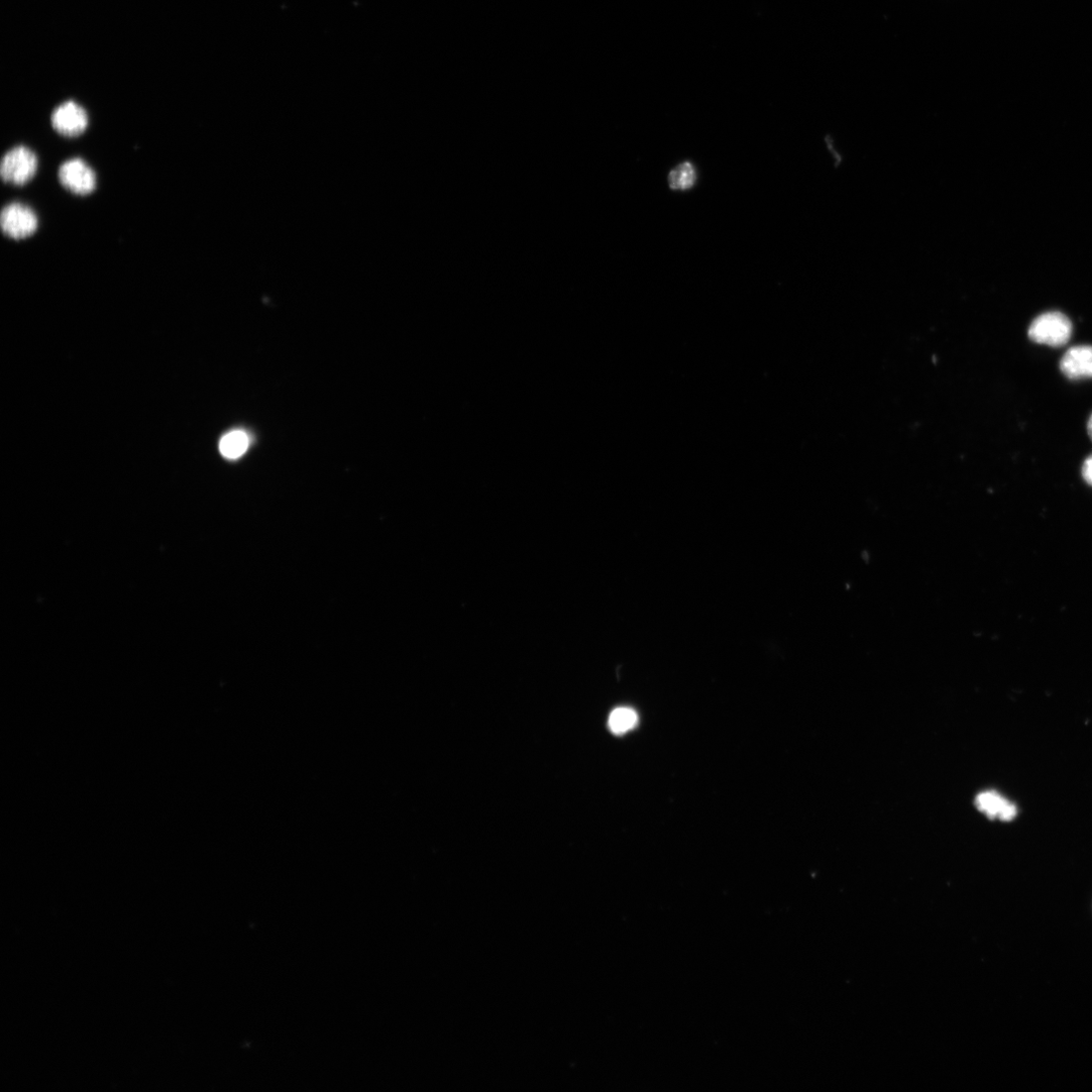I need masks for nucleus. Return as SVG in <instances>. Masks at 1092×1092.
Masks as SVG:
<instances>
[{"mask_svg":"<svg viewBox=\"0 0 1092 1092\" xmlns=\"http://www.w3.org/2000/svg\"><path fill=\"white\" fill-rule=\"evenodd\" d=\"M1072 333L1073 325L1066 315L1060 312H1047L1032 322L1028 335L1035 344L1062 348L1069 343Z\"/></svg>","mask_w":1092,"mask_h":1092,"instance_id":"obj_1","label":"nucleus"},{"mask_svg":"<svg viewBox=\"0 0 1092 1092\" xmlns=\"http://www.w3.org/2000/svg\"><path fill=\"white\" fill-rule=\"evenodd\" d=\"M39 169L37 154L24 145L10 149L0 163V176L4 182L24 186L31 182Z\"/></svg>","mask_w":1092,"mask_h":1092,"instance_id":"obj_2","label":"nucleus"},{"mask_svg":"<svg viewBox=\"0 0 1092 1092\" xmlns=\"http://www.w3.org/2000/svg\"><path fill=\"white\" fill-rule=\"evenodd\" d=\"M3 233L16 241L32 237L39 228V217L28 204L14 201L7 204L0 214Z\"/></svg>","mask_w":1092,"mask_h":1092,"instance_id":"obj_3","label":"nucleus"},{"mask_svg":"<svg viewBox=\"0 0 1092 1092\" xmlns=\"http://www.w3.org/2000/svg\"><path fill=\"white\" fill-rule=\"evenodd\" d=\"M58 179L66 190L80 196L91 194L97 186L94 169L81 158L63 162L58 170Z\"/></svg>","mask_w":1092,"mask_h":1092,"instance_id":"obj_4","label":"nucleus"},{"mask_svg":"<svg viewBox=\"0 0 1092 1092\" xmlns=\"http://www.w3.org/2000/svg\"><path fill=\"white\" fill-rule=\"evenodd\" d=\"M51 125L59 135L75 138L87 130L89 118L83 106L69 100L55 108L51 116Z\"/></svg>","mask_w":1092,"mask_h":1092,"instance_id":"obj_5","label":"nucleus"},{"mask_svg":"<svg viewBox=\"0 0 1092 1092\" xmlns=\"http://www.w3.org/2000/svg\"><path fill=\"white\" fill-rule=\"evenodd\" d=\"M1060 370L1070 380L1092 379V347L1069 349L1060 361Z\"/></svg>","mask_w":1092,"mask_h":1092,"instance_id":"obj_6","label":"nucleus"},{"mask_svg":"<svg viewBox=\"0 0 1092 1092\" xmlns=\"http://www.w3.org/2000/svg\"><path fill=\"white\" fill-rule=\"evenodd\" d=\"M975 804L979 811L988 817L1010 822L1018 814L1017 806L996 791H986L978 794Z\"/></svg>","mask_w":1092,"mask_h":1092,"instance_id":"obj_7","label":"nucleus"},{"mask_svg":"<svg viewBox=\"0 0 1092 1092\" xmlns=\"http://www.w3.org/2000/svg\"><path fill=\"white\" fill-rule=\"evenodd\" d=\"M249 447V437L241 430L226 434L220 442L222 456L229 460H237L242 457Z\"/></svg>","mask_w":1092,"mask_h":1092,"instance_id":"obj_8","label":"nucleus"},{"mask_svg":"<svg viewBox=\"0 0 1092 1092\" xmlns=\"http://www.w3.org/2000/svg\"><path fill=\"white\" fill-rule=\"evenodd\" d=\"M669 186L673 190H689L697 182V170L690 161H685L673 168L668 176Z\"/></svg>","mask_w":1092,"mask_h":1092,"instance_id":"obj_9","label":"nucleus"},{"mask_svg":"<svg viewBox=\"0 0 1092 1092\" xmlns=\"http://www.w3.org/2000/svg\"><path fill=\"white\" fill-rule=\"evenodd\" d=\"M637 723V713L629 707L616 708L612 711L608 720L610 730L617 735L630 731Z\"/></svg>","mask_w":1092,"mask_h":1092,"instance_id":"obj_10","label":"nucleus"},{"mask_svg":"<svg viewBox=\"0 0 1092 1092\" xmlns=\"http://www.w3.org/2000/svg\"><path fill=\"white\" fill-rule=\"evenodd\" d=\"M1081 472L1083 480L1092 487V455L1084 461Z\"/></svg>","mask_w":1092,"mask_h":1092,"instance_id":"obj_11","label":"nucleus"},{"mask_svg":"<svg viewBox=\"0 0 1092 1092\" xmlns=\"http://www.w3.org/2000/svg\"><path fill=\"white\" fill-rule=\"evenodd\" d=\"M1087 432H1088V435L1090 437V440L1092 441V414L1089 417L1088 422H1087Z\"/></svg>","mask_w":1092,"mask_h":1092,"instance_id":"obj_12","label":"nucleus"}]
</instances>
